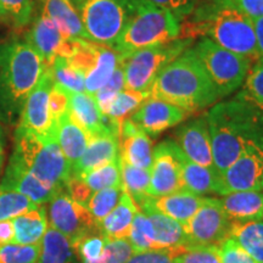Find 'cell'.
Listing matches in <instances>:
<instances>
[{"label":"cell","instance_id":"8fae6325","mask_svg":"<svg viewBox=\"0 0 263 263\" xmlns=\"http://www.w3.org/2000/svg\"><path fill=\"white\" fill-rule=\"evenodd\" d=\"M182 159L183 153L173 139H166L157 144L153 150L147 196H164L184 189Z\"/></svg>","mask_w":263,"mask_h":263},{"label":"cell","instance_id":"7a4b0ae2","mask_svg":"<svg viewBox=\"0 0 263 263\" xmlns=\"http://www.w3.org/2000/svg\"><path fill=\"white\" fill-rule=\"evenodd\" d=\"M206 37L227 50L257 61L254 21L232 0H209L194 9L183 38Z\"/></svg>","mask_w":263,"mask_h":263},{"label":"cell","instance_id":"ac0fdd59","mask_svg":"<svg viewBox=\"0 0 263 263\" xmlns=\"http://www.w3.org/2000/svg\"><path fill=\"white\" fill-rule=\"evenodd\" d=\"M118 143H120V159L123 162L138 168H151L153 143L145 132L129 118L121 123Z\"/></svg>","mask_w":263,"mask_h":263},{"label":"cell","instance_id":"6f0895ef","mask_svg":"<svg viewBox=\"0 0 263 263\" xmlns=\"http://www.w3.org/2000/svg\"><path fill=\"white\" fill-rule=\"evenodd\" d=\"M2 138H3V136H2V129H0V145H2Z\"/></svg>","mask_w":263,"mask_h":263},{"label":"cell","instance_id":"7402d4cb","mask_svg":"<svg viewBox=\"0 0 263 263\" xmlns=\"http://www.w3.org/2000/svg\"><path fill=\"white\" fill-rule=\"evenodd\" d=\"M64 41L58 26L44 12L26 34V43L38 52L47 67L57 59Z\"/></svg>","mask_w":263,"mask_h":263},{"label":"cell","instance_id":"9a60e30c","mask_svg":"<svg viewBox=\"0 0 263 263\" xmlns=\"http://www.w3.org/2000/svg\"><path fill=\"white\" fill-rule=\"evenodd\" d=\"M174 136V141L186 159L200 166L216 168L206 115L184 123L176 130Z\"/></svg>","mask_w":263,"mask_h":263},{"label":"cell","instance_id":"4316f807","mask_svg":"<svg viewBox=\"0 0 263 263\" xmlns=\"http://www.w3.org/2000/svg\"><path fill=\"white\" fill-rule=\"evenodd\" d=\"M57 137L59 145L72 168L78 162V160L83 156L84 151L87 149L89 136L85 133L83 128H81L72 120L67 110V112H65L58 120Z\"/></svg>","mask_w":263,"mask_h":263},{"label":"cell","instance_id":"7c38bea8","mask_svg":"<svg viewBox=\"0 0 263 263\" xmlns=\"http://www.w3.org/2000/svg\"><path fill=\"white\" fill-rule=\"evenodd\" d=\"M49 223L74 244L84 236L99 232L97 222L87 207L76 202L61 189L49 205Z\"/></svg>","mask_w":263,"mask_h":263},{"label":"cell","instance_id":"e575fe53","mask_svg":"<svg viewBox=\"0 0 263 263\" xmlns=\"http://www.w3.org/2000/svg\"><path fill=\"white\" fill-rule=\"evenodd\" d=\"M93 193L107 188H123L120 157L81 177Z\"/></svg>","mask_w":263,"mask_h":263},{"label":"cell","instance_id":"11a10c76","mask_svg":"<svg viewBox=\"0 0 263 263\" xmlns=\"http://www.w3.org/2000/svg\"><path fill=\"white\" fill-rule=\"evenodd\" d=\"M254 29L256 35V44L259 59H263V16L254 21Z\"/></svg>","mask_w":263,"mask_h":263},{"label":"cell","instance_id":"816d5d0a","mask_svg":"<svg viewBox=\"0 0 263 263\" xmlns=\"http://www.w3.org/2000/svg\"><path fill=\"white\" fill-rule=\"evenodd\" d=\"M65 190L71 196L72 200H74L76 202L81 203V205L85 207L89 202L91 195L94 194L89 186L84 183V180L77 176L70 177V179L65 184Z\"/></svg>","mask_w":263,"mask_h":263},{"label":"cell","instance_id":"f5cc1de1","mask_svg":"<svg viewBox=\"0 0 263 263\" xmlns=\"http://www.w3.org/2000/svg\"><path fill=\"white\" fill-rule=\"evenodd\" d=\"M232 2L252 21L263 16V0H232Z\"/></svg>","mask_w":263,"mask_h":263},{"label":"cell","instance_id":"ffe728a7","mask_svg":"<svg viewBox=\"0 0 263 263\" xmlns=\"http://www.w3.org/2000/svg\"><path fill=\"white\" fill-rule=\"evenodd\" d=\"M120 157L118 137L114 133H101L89 137L83 156L72 167L71 176L82 177Z\"/></svg>","mask_w":263,"mask_h":263},{"label":"cell","instance_id":"bcb514c9","mask_svg":"<svg viewBox=\"0 0 263 263\" xmlns=\"http://www.w3.org/2000/svg\"><path fill=\"white\" fill-rule=\"evenodd\" d=\"M217 251L222 263H256L255 259L232 238L226 239L217 246Z\"/></svg>","mask_w":263,"mask_h":263},{"label":"cell","instance_id":"484cf974","mask_svg":"<svg viewBox=\"0 0 263 263\" xmlns=\"http://www.w3.org/2000/svg\"><path fill=\"white\" fill-rule=\"evenodd\" d=\"M43 12L55 22L64 39L88 41L81 16L70 0H44Z\"/></svg>","mask_w":263,"mask_h":263},{"label":"cell","instance_id":"836d02e7","mask_svg":"<svg viewBox=\"0 0 263 263\" xmlns=\"http://www.w3.org/2000/svg\"><path fill=\"white\" fill-rule=\"evenodd\" d=\"M147 98H149V94L144 93V91L123 89L116 95L110 108H108L106 117L120 129L121 123L124 120H127L128 115L136 112Z\"/></svg>","mask_w":263,"mask_h":263},{"label":"cell","instance_id":"83f0119b","mask_svg":"<svg viewBox=\"0 0 263 263\" xmlns=\"http://www.w3.org/2000/svg\"><path fill=\"white\" fill-rule=\"evenodd\" d=\"M138 211L133 199L123 192L117 206L97 224L99 232L106 239L128 238L132 222Z\"/></svg>","mask_w":263,"mask_h":263},{"label":"cell","instance_id":"4dcf8cb0","mask_svg":"<svg viewBox=\"0 0 263 263\" xmlns=\"http://www.w3.org/2000/svg\"><path fill=\"white\" fill-rule=\"evenodd\" d=\"M74 246L68 238L49 227L41 242V254L37 263H74Z\"/></svg>","mask_w":263,"mask_h":263},{"label":"cell","instance_id":"277c9868","mask_svg":"<svg viewBox=\"0 0 263 263\" xmlns=\"http://www.w3.org/2000/svg\"><path fill=\"white\" fill-rule=\"evenodd\" d=\"M126 2L128 20L112 47L121 55L172 42L180 35V22L168 10L160 8L149 0Z\"/></svg>","mask_w":263,"mask_h":263},{"label":"cell","instance_id":"60d3db41","mask_svg":"<svg viewBox=\"0 0 263 263\" xmlns=\"http://www.w3.org/2000/svg\"><path fill=\"white\" fill-rule=\"evenodd\" d=\"M33 10V0H0V17L8 18L16 27L29 24Z\"/></svg>","mask_w":263,"mask_h":263},{"label":"cell","instance_id":"db71d44e","mask_svg":"<svg viewBox=\"0 0 263 263\" xmlns=\"http://www.w3.org/2000/svg\"><path fill=\"white\" fill-rule=\"evenodd\" d=\"M15 229L12 219L8 221H0V246L14 244Z\"/></svg>","mask_w":263,"mask_h":263},{"label":"cell","instance_id":"5b68a950","mask_svg":"<svg viewBox=\"0 0 263 263\" xmlns=\"http://www.w3.org/2000/svg\"><path fill=\"white\" fill-rule=\"evenodd\" d=\"M14 159L35 178L49 186L65 189L71 177V164L59 145L57 138H42L17 128L15 134Z\"/></svg>","mask_w":263,"mask_h":263},{"label":"cell","instance_id":"52a82bcc","mask_svg":"<svg viewBox=\"0 0 263 263\" xmlns=\"http://www.w3.org/2000/svg\"><path fill=\"white\" fill-rule=\"evenodd\" d=\"M194 50L215 85L219 99L239 90L255 64L251 59L227 50L206 37L196 43Z\"/></svg>","mask_w":263,"mask_h":263},{"label":"cell","instance_id":"9c48e42d","mask_svg":"<svg viewBox=\"0 0 263 263\" xmlns=\"http://www.w3.org/2000/svg\"><path fill=\"white\" fill-rule=\"evenodd\" d=\"M80 16L88 41L114 47L128 20L126 0H81Z\"/></svg>","mask_w":263,"mask_h":263},{"label":"cell","instance_id":"30bf717a","mask_svg":"<svg viewBox=\"0 0 263 263\" xmlns=\"http://www.w3.org/2000/svg\"><path fill=\"white\" fill-rule=\"evenodd\" d=\"M233 221L227 216L219 199L205 197L202 206L183 227L188 249L217 248L229 238Z\"/></svg>","mask_w":263,"mask_h":263},{"label":"cell","instance_id":"f35d334b","mask_svg":"<svg viewBox=\"0 0 263 263\" xmlns=\"http://www.w3.org/2000/svg\"><path fill=\"white\" fill-rule=\"evenodd\" d=\"M124 89V71L122 62L120 61V64L116 67V70L112 73L106 83L95 93L93 97L97 101V105L99 110L101 111V114L104 116H106L108 108H110L111 104L116 98V95Z\"/></svg>","mask_w":263,"mask_h":263},{"label":"cell","instance_id":"681fc988","mask_svg":"<svg viewBox=\"0 0 263 263\" xmlns=\"http://www.w3.org/2000/svg\"><path fill=\"white\" fill-rule=\"evenodd\" d=\"M149 2L160 8L168 10L179 22L188 18L196 8V0H149Z\"/></svg>","mask_w":263,"mask_h":263},{"label":"cell","instance_id":"7bdbcfd3","mask_svg":"<svg viewBox=\"0 0 263 263\" xmlns=\"http://www.w3.org/2000/svg\"><path fill=\"white\" fill-rule=\"evenodd\" d=\"M41 254V244L0 246V263H37Z\"/></svg>","mask_w":263,"mask_h":263},{"label":"cell","instance_id":"5bb4252c","mask_svg":"<svg viewBox=\"0 0 263 263\" xmlns=\"http://www.w3.org/2000/svg\"><path fill=\"white\" fill-rule=\"evenodd\" d=\"M222 177V196L233 192L258 190L263 185V149L252 147L244 151Z\"/></svg>","mask_w":263,"mask_h":263},{"label":"cell","instance_id":"6da1fadb","mask_svg":"<svg viewBox=\"0 0 263 263\" xmlns=\"http://www.w3.org/2000/svg\"><path fill=\"white\" fill-rule=\"evenodd\" d=\"M215 166L219 173L252 147L263 149V111L238 93L206 114Z\"/></svg>","mask_w":263,"mask_h":263},{"label":"cell","instance_id":"e0dca14e","mask_svg":"<svg viewBox=\"0 0 263 263\" xmlns=\"http://www.w3.org/2000/svg\"><path fill=\"white\" fill-rule=\"evenodd\" d=\"M8 190L24 194L37 205H43L45 202H50L52 197L61 189L52 188L42 183L17 160L11 157L4 178L0 184V192H8Z\"/></svg>","mask_w":263,"mask_h":263},{"label":"cell","instance_id":"ba28073f","mask_svg":"<svg viewBox=\"0 0 263 263\" xmlns=\"http://www.w3.org/2000/svg\"><path fill=\"white\" fill-rule=\"evenodd\" d=\"M45 68L43 59L26 42L8 45L3 54V81L9 98L15 103L25 101Z\"/></svg>","mask_w":263,"mask_h":263},{"label":"cell","instance_id":"4fadbf2b","mask_svg":"<svg viewBox=\"0 0 263 263\" xmlns=\"http://www.w3.org/2000/svg\"><path fill=\"white\" fill-rule=\"evenodd\" d=\"M54 85L51 68H45L42 78L25 100L20 128L42 138H57V122L51 116L49 98Z\"/></svg>","mask_w":263,"mask_h":263},{"label":"cell","instance_id":"d4e9b609","mask_svg":"<svg viewBox=\"0 0 263 263\" xmlns=\"http://www.w3.org/2000/svg\"><path fill=\"white\" fill-rule=\"evenodd\" d=\"M183 186L196 195L218 194L222 195V177L216 168L200 166L183 155L182 159Z\"/></svg>","mask_w":263,"mask_h":263},{"label":"cell","instance_id":"d590c367","mask_svg":"<svg viewBox=\"0 0 263 263\" xmlns=\"http://www.w3.org/2000/svg\"><path fill=\"white\" fill-rule=\"evenodd\" d=\"M54 82L70 93H84L85 76L74 68L65 58L57 57L50 66Z\"/></svg>","mask_w":263,"mask_h":263},{"label":"cell","instance_id":"7dc6e473","mask_svg":"<svg viewBox=\"0 0 263 263\" xmlns=\"http://www.w3.org/2000/svg\"><path fill=\"white\" fill-rule=\"evenodd\" d=\"M176 263H222L217 248H192L180 251Z\"/></svg>","mask_w":263,"mask_h":263},{"label":"cell","instance_id":"f1b7e54d","mask_svg":"<svg viewBox=\"0 0 263 263\" xmlns=\"http://www.w3.org/2000/svg\"><path fill=\"white\" fill-rule=\"evenodd\" d=\"M15 229L14 244L38 245L48 229L47 211L44 205H37L12 219Z\"/></svg>","mask_w":263,"mask_h":263},{"label":"cell","instance_id":"d6a6232c","mask_svg":"<svg viewBox=\"0 0 263 263\" xmlns=\"http://www.w3.org/2000/svg\"><path fill=\"white\" fill-rule=\"evenodd\" d=\"M120 163L123 192L127 193L136 202V205L140 207L144 200L149 197L147 189H149L151 179L150 170L138 168V167L123 162L121 159Z\"/></svg>","mask_w":263,"mask_h":263},{"label":"cell","instance_id":"680465c9","mask_svg":"<svg viewBox=\"0 0 263 263\" xmlns=\"http://www.w3.org/2000/svg\"><path fill=\"white\" fill-rule=\"evenodd\" d=\"M262 192H263V185H262Z\"/></svg>","mask_w":263,"mask_h":263},{"label":"cell","instance_id":"f6af8a7d","mask_svg":"<svg viewBox=\"0 0 263 263\" xmlns=\"http://www.w3.org/2000/svg\"><path fill=\"white\" fill-rule=\"evenodd\" d=\"M106 238L100 232L93 233L76 241L73 246L82 263H90L97 261L103 254Z\"/></svg>","mask_w":263,"mask_h":263},{"label":"cell","instance_id":"ab89813d","mask_svg":"<svg viewBox=\"0 0 263 263\" xmlns=\"http://www.w3.org/2000/svg\"><path fill=\"white\" fill-rule=\"evenodd\" d=\"M37 206L31 199L17 192H0V221L14 219Z\"/></svg>","mask_w":263,"mask_h":263},{"label":"cell","instance_id":"8992f818","mask_svg":"<svg viewBox=\"0 0 263 263\" xmlns=\"http://www.w3.org/2000/svg\"><path fill=\"white\" fill-rule=\"evenodd\" d=\"M193 41V38H177L172 42L121 55L124 71V89L149 94L150 87L160 72L189 49Z\"/></svg>","mask_w":263,"mask_h":263},{"label":"cell","instance_id":"b9f144b4","mask_svg":"<svg viewBox=\"0 0 263 263\" xmlns=\"http://www.w3.org/2000/svg\"><path fill=\"white\" fill-rule=\"evenodd\" d=\"M239 93L263 111V59L252 65Z\"/></svg>","mask_w":263,"mask_h":263},{"label":"cell","instance_id":"cb8c5ba5","mask_svg":"<svg viewBox=\"0 0 263 263\" xmlns=\"http://www.w3.org/2000/svg\"><path fill=\"white\" fill-rule=\"evenodd\" d=\"M219 201L230 221L246 222L263 219V192H233L223 195Z\"/></svg>","mask_w":263,"mask_h":263},{"label":"cell","instance_id":"2e32d148","mask_svg":"<svg viewBox=\"0 0 263 263\" xmlns=\"http://www.w3.org/2000/svg\"><path fill=\"white\" fill-rule=\"evenodd\" d=\"M188 115L186 111L178 106L159 99L147 98L130 120L147 136L157 137L168 128L182 123Z\"/></svg>","mask_w":263,"mask_h":263},{"label":"cell","instance_id":"9f6ffc18","mask_svg":"<svg viewBox=\"0 0 263 263\" xmlns=\"http://www.w3.org/2000/svg\"><path fill=\"white\" fill-rule=\"evenodd\" d=\"M2 159H3V147L0 145V163H2Z\"/></svg>","mask_w":263,"mask_h":263},{"label":"cell","instance_id":"c3c4849f","mask_svg":"<svg viewBox=\"0 0 263 263\" xmlns=\"http://www.w3.org/2000/svg\"><path fill=\"white\" fill-rule=\"evenodd\" d=\"M183 250H147L136 252L126 263H176V256Z\"/></svg>","mask_w":263,"mask_h":263},{"label":"cell","instance_id":"f907efd6","mask_svg":"<svg viewBox=\"0 0 263 263\" xmlns=\"http://www.w3.org/2000/svg\"><path fill=\"white\" fill-rule=\"evenodd\" d=\"M68 104H70V91L65 90L64 88H61L54 82L50 91V98H49V105H50L51 116L57 123L59 118L65 112H67Z\"/></svg>","mask_w":263,"mask_h":263},{"label":"cell","instance_id":"74e56055","mask_svg":"<svg viewBox=\"0 0 263 263\" xmlns=\"http://www.w3.org/2000/svg\"><path fill=\"white\" fill-rule=\"evenodd\" d=\"M122 193L123 188H107L95 192L91 195L87 209L90 211L97 224L117 206Z\"/></svg>","mask_w":263,"mask_h":263},{"label":"cell","instance_id":"603a6c76","mask_svg":"<svg viewBox=\"0 0 263 263\" xmlns=\"http://www.w3.org/2000/svg\"><path fill=\"white\" fill-rule=\"evenodd\" d=\"M203 201H205V197L196 195L185 189L164 196H149V202L154 209L180 223L183 227L202 206Z\"/></svg>","mask_w":263,"mask_h":263},{"label":"cell","instance_id":"f546056e","mask_svg":"<svg viewBox=\"0 0 263 263\" xmlns=\"http://www.w3.org/2000/svg\"><path fill=\"white\" fill-rule=\"evenodd\" d=\"M121 61V54L112 47L99 44L97 61L85 73V93L94 95L116 70Z\"/></svg>","mask_w":263,"mask_h":263},{"label":"cell","instance_id":"8d00e7d4","mask_svg":"<svg viewBox=\"0 0 263 263\" xmlns=\"http://www.w3.org/2000/svg\"><path fill=\"white\" fill-rule=\"evenodd\" d=\"M128 241L130 242L134 252H143L147 250H155L154 242V227L146 213L138 211L132 222Z\"/></svg>","mask_w":263,"mask_h":263},{"label":"cell","instance_id":"d6986e66","mask_svg":"<svg viewBox=\"0 0 263 263\" xmlns=\"http://www.w3.org/2000/svg\"><path fill=\"white\" fill-rule=\"evenodd\" d=\"M68 114L72 120L83 128L88 136H97L101 133H114L118 137L117 126L111 122L99 110L93 95L88 93H70Z\"/></svg>","mask_w":263,"mask_h":263},{"label":"cell","instance_id":"44dd1931","mask_svg":"<svg viewBox=\"0 0 263 263\" xmlns=\"http://www.w3.org/2000/svg\"><path fill=\"white\" fill-rule=\"evenodd\" d=\"M141 211L146 213L154 227V242L155 250H185L188 240L183 226L170 217L154 209L149 202V197L140 205Z\"/></svg>","mask_w":263,"mask_h":263},{"label":"cell","instance_id":"ee69618b","mask_svg":"<svg viewBox=\"0 0 263 263\" xmlns=\"http://www.w3.org/2000/svg\"><path fill=\"white\" fill-rule=\"evenodd\" d=\"M134 252L127 238L106 239L103 254L97 261L90 263H126Z\"/></svg>","mask_w":263,"mask_h":263},{"label":"cell","instance_id":"3957f363","mask_svg":"<svg viewBox=\"0 0 263 263\" xmlns=\"http://www.w3.org/2000/svg\"><path fill=\"white\" fill-rule=\"evenodd\" d=\"M149 98L194 114L215 104L219 95L196 51L189 48L160 72L150 87Z\"/></svg>","mask_w":263,"mask_h":263},{"label":"cell","instance_id":"1f68e13d","mask_svg":"<svg viewBox=\"0 0 263 263\" xmlns=\"http://www.w3.org/2000/svg\"><path fill=\"white\" fill-rule=\"evenodd\" d=\"M229 238L238 242L256 263H263V219L233 222Z\"/></svg>","mask_w":263,"mask_h":263}]
</instances>
